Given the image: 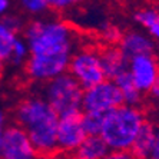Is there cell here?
Here are the masks:
<instances>
[{
	"instance_id": "6da1fadb",
	"label": "cell",
	"mask_w": 159,
	"mask_h": 159,
	"mask_svg": "<svg viewBox=\"0 0 159 159\" xmlns=\"http://www.w3.org/2000/svg\"><path fill=\"white\" fill-rule=\"evenodd\" d=\"M16 123L27 130L37 156H52L57 148L59 115L48 100L40 96L23 99L15 109Z\"/></svg>"
},
{
	"instance_id": "7a4b0ae2",
	"label": "cell",
	"mask_w": 159,
	"mask_h": 159,
	"mask_svg": "<svg viewBox=\"0 0 159 159\" xmlns=\"http://www.w3.org/2000/svg\"><path fill=\"white\" fill-rule=\"evenodd\" d=\"M32 55L40 53H73L78 37L69 23L60 19H40L30 22L23 30Z\"/></svg>"
},
{
	"instance_id": "3957f363",
	"label": "cell",
	"mask_w": 159,
	"mask_h": 159,
	"mask_svg": "<svg viewBox=\"0 0 159 159\" xmlns=\"http://www.w3.org/2000/svg\"><path fill=\"white\" fill-rule=\"evenodd\" d=\"M143 122L145 116L139 106L123 103L105 113L100 136L106 141L112 152L130 151V146Z\"/></svg>"
},
{
	"instance_id": "277c9868",
	"label": "cell",
	"mask_w": 159,
	"mask_h": 159,
	"mask_svg": "<svg viewBox=\"0 0 159 159\" xmlns=\"http://www.w3.org/2000/svg\"><path fill=\"white\" fill-rule=\"evenodd\" d=\"M83 90L80 83L69 72H65L44 83L43 98L60 116L82 111Z\"/></svg>"
},
{
	"instance_id": "5b68a950",
	"label": "cell",
	"mask_w": 159,
	"mask_h": 159,
	"mask_svg": "<svg viewBox=\"0 0 159 159\" xmlns=\"http://www.w3.org/2000/svg\"><path fill=\"white\" fill-rule=\"evenodd\" d=\"M67 72L83 89L92 88L106 79L100 62V52L92 48H83L73 52Z\"/></svg>"
},
{
	"instance_id": "8992f818",
	"label": "cell",
	"mask_w": 159,
	"mask_h": 159,
	"mask_svg": "<svg viewBox=\"0 0 159 159\" xmlns=\"http://www.w3.org/2000/svg\"><path fill=\"white\" fill-rule=\"evenodd\" d=\"M72 55L73 53L70 52L40 53V55L30 53L25 63L27 78L36 83H46L50 79L67 72Z\"/></svg>"
},
{
	"instance_id": "52a82bcc",
	"label": "cell",
	"mask_w": 159,
	"mask_h": 159,
	"mask_svg": "<svg viewBox=\"0 0 159 159\" xmlns=\"http://www.w3.org/2000/svg\"><path fill=\"white\" fill-rule=\"evenodd\" d=\"M120 105H123V96L113 79H105L103 82L83 90L82 111L106 113Z\"/></svg>"
},
{
	"instance_id": "ba28073f",
	"label": "cell",
	"mask_w": 159,
	"mask_h": 159,
	"mask_svg": "<svg viewBox=\"0 0 159 159\" xmlns=\"http://www.w3.org/2000/svg\"><path fill=\"white\" fill-rule=\"evenodd\" d=\"M37 156L33 143L30 141L27 130L20 126L9 125L4 128L2 145H0V158L3 159H33Z\"/></svg>"
},
{
	"instance_id": "9c48e42d",
	"label": "cell",
	"mask_w": 159,
	"mask_h": 159,
	"mask_svg": "<svg viewBox=\"0 0 159 159\" xmlns=\"http://www.w3.org/2000/svg\"><path fill=\"white\" fill-rule=\"evenodd\" d=\"M83 111L72 112L59 116L57 122V148L59 152L73 155L75 151L85 141L88 133L82 122Z\"/></svg>"
},
{
	"instance_id": "30bf717a",
	"label": "cell",
	"mask_w": 159,
	"mask_h": 159,
	"mask_svg": "<svg viewBox=\"0 0 159 159\" xmlns=\"http://www.w3.org/2000/svg\"><path fill=\"white\" fill-rule=\"evenodd\" d=\"M128 70L136 88L142 93H149L159 76V60L153 53L135 56L129 59Z\"/></svg>"
},
{
	"instance_id": "8fae6325",
	"label": "cell",
	"mask_w": 159,
	"mask_h": 159,
	"mask_svg": "<svg viewBox=\"0 0 159 159\" xmlns=\"http://www.w3.org/2000/svg\"><path fill=\"white\" fill-rule=\"evenodd\" d=\"M118 44L128 60L135 57V56L155 53L156 49L155 40L149 34L139 32V30H129V32L123 33L122 39Z\"/></svg>"
},
{
	"instance_id": "7c38bea8",
	"label": "cell",
	"mask_w": 159,
	"mask_h": 159,
	"mask_svg": "<svg viewBox=\"0 0 159 159\" xmlns=\"http://www.w3.org/2000/svg\"><path fill=\"white\" fill-rule=\"evenodd\" d=\"M100 62L106 79H115L118 75L128 70L129 60L125 57L119 46L109 44L103 50H100Z\"/></svg>"
},
{
	"instance_id": "4fadbf2b",
	"label": "cell",
	"mask_w": 159,
	"mask_h": 159,
	"mask_svg": "<svg viewBox=\"0 0 159 159\" xmlns=\"http://www.w3.org/2000/svg\"><path fill=\"white\" fill-rule=\"evenodd\" d=\"M155 136H156V126L152 122L145 120L142 123L139 132H138L136 138H135V141H133L132 146H130L129 152L132 158H139V159L151 158Z\"/></svg>"
},
{
	"instance_id": "5bb4252c",
	"label": "cell",
	"mask_w": 159,
	"mask_h": 159,
	"mask_svg": "<svg viewBox=\"0 0 159 159\" xmlns=\"http://www.w3.org/2000/svg\"><path fill=\"white\" fill-rule=\"evenodd\" d=\"M111 148L100 135H88L73 156L78 159H105L111 155Z\"/></svg>"
},
{
	"instance_id": "9a60e30c",
	"label": "cell",
	"mask_w": 159,
	"mask_h": 159,
	"mask_svg": "<svg viewBox=\"0 0 159 159\" xmlns=\"http://www.w3.org/2000/svg\"><path fill=\"white\" fill-rule=\"evenodd\" d=\"M113 80L116 82V85L119 86L120 92H122L123 103L130 105V106H139V105H141L143 93L133 83V79H132V76H130L129 70L122 72V73L118 75Z\"/></svg>"
},
{
	"instance_id": "2e32d148",
	"label": "cell",
	"mask_w": 159,
	"mask_h": 159,
	"mask_svg": "<svg viewBox=\"0 0 159 159\" xmlns=\"http://www.w3.org/2000/svg\"><path fill=\"white\" fill-rule=\"evenodd\" d=\"M17 39V33L9 29L0 19V59L7 62L11 53V48L15 44V40Z\"/></svg>"
},
{
	"instance_id": "e0dca14e",
	"label": "cell",
	"mask_w": 159,
	"mask_h": 159,
	"mask_svg": "<svg viewBox=\"0 0 159 159\" xmlns=\"http://www.w3.org/2000/svg\"><path fill=\"white\" fill-rule=\"evenodd\" d=\"M82 122H83V126H85V130L88 135H100V130L103 128L105 122V113L83 111Z\"/></svg>"
},
{
	"instance_id": "ac0fdd59",
	"label": "cell",
	"mask_w": 159,
	"mask_h": 159,
	"mask_svg": "<svg viewBox=\"0 0 159 159\" xmlns=\"http://www.w3.org/2000/svg\"><path fill=\"white\" fill-rule=\"evenodd\" d=\"M29 55H30V50H29V44H27L26 39L17 37L15 40L13 48H11V53L7 62H10L13 66H22L23 63H26Z\"/></svg>"
},
{
	"instance_id": "d6986e66",
	"label": "cell",
	"mask_w": 159,
	"mask_h": 159,
	"mask_svg": "<svg viewBox=\"0 0 159 159\" xmlns=\"http://www.w3.org/2000/svg\"><path fill=\"white\" fill-rule=\"evenodd\" d=\"M135 22L139 23L142 27L148 29L151 27L153 23H156L159 20V10L155 7H143L135 11L133 15Z\"/></svg>"
},
{
	"instance_id": "ffe728a7",
	"label": "cell",
	"mask_w": 159,
	"mask_h": 159,
	"mask_svg": "<svg viewBox=\"0 0 159 159\" xmlns=\"http://www.w3.org/2000/svg\"><path fill=\"white\" fill-rule=\"evenodd\" d=\"M20 4L30 15H42L50 7L48 0H20Z\"/></svg>"
},
{
	"instance_id": "44dd1931",
	"label": "cell",
	"mask_w": 159,
	"mask_h": 159,
	"mask_svg": "<svg viewBox=\"0 0 159 159\" xmlns=\"http://www.w3.org/2000/svg\"><path fill=\"white\" fill-rule=\"evenodd\" d=\"M102 34H103L105 42H107L109 44H116L120 42L123 33L120 32V29L116 26H105Z\"/></svg>"
},
{
	"instance_id": "7402d4cb",
	"label": "cell",
	"mask_w": 159,
	"mask_h": 159,
	"mask_svg": "<svg viewBox=\"0 0 159 159\" xmlns=\"http://www.w3.org/2000/svg\"><path fill=\"white\" fill-rule=\"evenodd\" d=\"M0 19H2V22H3L9 29H11L13 32H16V33H19V32L23 29V20L19 17V16L7 15V13H6L3 17H0Z\"/></svg>"
},
{
	"instance_id": "603a6c76",
	"label": "cell",
	"mask_w": 159,
	"mask_h": 159,
	"mask_svg": "<svg viewBox=\"0 0 159 159\" xmlns=\"http://www.w3.org/2000/svg\"><path fill=\"white\" fill-rule=\"evenodd\" d=\"M49 6L55 10H66L73 6H78L79 3L85 2V0H48Z\"/></svg>"
},
{
	"instance_id": "cb8c5ba5",
	"label": "cell",
	"mask_w": 159,
	"mask_h": 159,
	"mask_svg": "<svg viewBox=\"0 0 159 159\" xmlns=\"http://www.w3.org/2000/svg\"><path fill=\"white\" fill-rule=\"evenodd\" d=\"M109 158L112 159H128V158H132L129 151H113L111 152Z\"/></svg>"
},
{
	"instance_id": "d4e9b609",
	"label": "cell",
	"mask_w": 159,
	"mask_h": 159,
	"mask_svg": "<svg viewBox=\"0 0 159 159\" xmlns=\"http://www.w3.org/2000/svg\"><path fill=\"white\" fill-rule=\"evenodd\" d=\"M151 158L159 159V128H156V136H155V142H153V148H152L151 152Z\"/></svg>"
},
{
	"instance_id": "484cf974",
	"label": "cell",
	"mask_w": 159,
	"mask_h": 159,
	"mask_svg": "<svg viewBox=\"0 0 159 159\" xmlns=\"http://www.w3.org/2000/svg\"><path fill=\"white\" fill-rule=\"evenodd\" d=\"M146 30L149 32V36H151L153 40H158L159 42V20L156 23H153L151 27H148Z\"/></svg>"
},
{
	"instance_id": "4316f807",
	"label": "cell",
	"mask_w": 159,
	"mask_h": 159,
	"mask_svg": "<svg viewBox=\"0 0 159 159\" xmlns=\"http://www.w3.org/2000/svg\"><path fill=\"white\" fill-rule=\"evenodd\" d=\"M149 95H151V96L155 100H158V102H159V76H158V79H156V82L153 83L152 89L149 90Z\"/></svg>"
},
{
	"instance_id": "83f0119b",
	"label": "cell",
	"mask_w": 159,
	"mask_h": 159,
	"mask_svg": "<svg viewBox=\"0 0 159 159\" xmlns=\"http://www.w3.org/2000/svg\"><path fill=\"white\" fill-rule=\"evenodd\" d=\"M10 9V0H0V17H3Z\"/></svg>"
},
{
	"instance_id": "f1b7e54d",
	"label": "cell",
	"mask_w": 159,
	"mask_h": 159,
	"mask_svg": "<svg viewBox=\"0 0 159 159\" xmlns=\"http://www.w3.org/2000/svg\"><path fill=\"white\" fill-rule=\"evenodd\" d=\"M3 130H4V128H3V123L0 122V145H2V136H3Z\"/></svg>"
},
{
	"instance_id": "f546056e",
	"label": "cell",
	"mask_w": 159,
	"mask_h": 159,
	"mask_svg": "<svg viewBox=\"0 0 159 159\" xmlns=\"http://www.w3.org/2000/svg\"><path fill=\"white\" fill-rule=\"evenodd\" d=\"M3 69H4V60H3V59H0V75H2Z\"/></svg>"
},
{
	"instance_id": "4dcf8cb0",
	"label": "cell",
	"mask_w": 159,
	"mask_h": 159,
	"mask_svg": "<svg viewBox=\"0 0 159 159\" xmlns=\"http://www.w3.org/2000/svg\"><path fill=\"white\" fill-rule=\"evenodd\" d=\"M3 119H4V115H3V111H2V107H0V122L3 123Z\"/></svg>"
},
{
	"instance_id": "1f68e13d",
	"label": "cell",
	"mask_w": 159,
	"mask_h": 159,
	"mask_svg": "<svg viewBox=\"0 0 159 159\" xmlns=\"http://www.w3.org/2000/svg\"><path fill=\"white\" fill-rule=\"evenodd\" d=\"M158 60H159V56H158Z\"/></svg>"
}]
</instances>
